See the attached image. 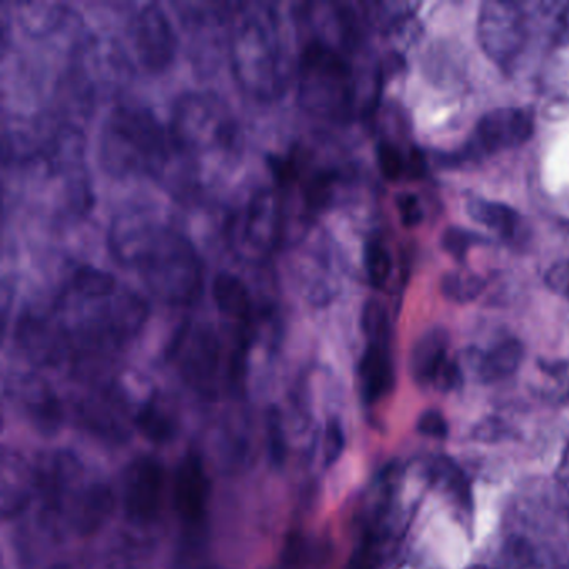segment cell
<instances>
[{"instance_id":"obj_2","label":"cell","mask_w":569,"mask_h":569,"mask_svg":"<svg viewBox=\"0 0 569 569\" xmlns=\"http://www.w3.org/2000/svg\"><path fill=\"white\" fill-rule=\"evenodd\" d=\"M109 249L119 264L134 269L146 288L168 305H191L202 291V262L191 239L141 212L114 219Z\"/></svg>"},{"instance_id":"obj_4","label":"cell","mask_w":569,"mask_h":569,"mask_svg":"<svg viewBox=\"0 0 569 569\" xmlns=\"http://www.w3.org/2000/svg\"><path fill=\"white\" fill-rule=\"evenodd\" d=\"M232 71L246 92L259 99L281 94L288 84V59L278 18L268 6H252L236 21L229 41Z\"/></svg>"},{"instance_id":"obj_34","label":"cell","mask_w":569,"mask_h":569,"mask_svg":"<svg viewBox=\"0 0 569 569\" xmlns=\"http://www.w3.org/2000/svg\"><path fill=\"white\" fill-rule=\"evenodd\" d=\"M51 569H72L71 566H68V565H56V566H52Z\"/></svg>"},{"instance_id":"obj_36","label":"cell","mask_w":569,"mask_h":569,"mask_svg":"<svg viewBox=\"0 0 569 569\" xmlns=\"http://www.w3.org/2000/svg\"><path fill=\"white\" fill-rule=\"evenodd\" d=\"M201 569H224V568H216V566H204V568Z\"/></svg>"},{"instance_id":"obj_26","label":"cell","mask_w":569,"mask_h":569,"mask_svg":"<svg viewBox=\"0 0 569 569\" xmlns=\"http://www.w3.org/2000/svg\"><path fill=\"white\" fill-rule=\"evenodd\" d=\"M545 392L552 401L569 406V359L539 362Z\"/></svg>"},{"instance_id":"obj_17","label":"cell","mask_w":569,"mask_h":569,"mask_svg":"<svg viewBox=\"0 0 569 569\" xmlns=\"http://www.w3.org/2000/svg\"><path fill=\"white\" fill-rule=\"evenodd\" d=\"M212 296L219 312L239 328H251L254 305L248 286L234 272L221 271L212 282Z\"/></svg>"},{"instance_id":"obj_15","label":"cell","mask_w":569,"mask_h":569,"mask_svg":"<svg viewBox=\"0 0 569 569\" xmlns=\"http://www.w3.org/2000/svg\"><path fill=\"white\" fill-rule=\"evenodd\" d=\"M365 352L359 361L358 378L362 401L372 406L382 401L395 388V361L392 339H366Z\"/></svg>"},{"instance_id":"obj_35","label":"cell","mask_w":569,"mask_h":569,"mask_svg":"<svg viewBox=\"0 0 569 569\" xmlns=\"http://www.w3.org/2000/svg\"><path fill=\"white\" fill-rule=\"evenodd\" d=\"M469 569H491V568H486V566H472V568H469Z\"/></svg>"},{"instance_id":"obj_11","label":"cell","mask_w":569,"mask_h":569,"mask_svg":"<svg viewBox=\"0 0 569 569\" xmlns=\"http://www.w3.org/2000/svg\"><path fill=\"white\" fill-rule=\"evenodd\" d=\"M409 371L421 388L449 392L461 385V368L449 355L446 329L431 328L419 336L409 356Z\"/></svg>"},{"instance_id":"obj_7","label":"cell","mask_w":569,"mask_h":569,"mask_svg":"<svg viewBox=\"0 0 569 569\" xmlns=\"http://www.w3.org/2000/svg\"><path fill=\"white\" fill-rule=\"evenodd\" d=\"M298 102L329 121H348L358 101L355 69L345 54L322 39L306 42L298 61Z\"/></svg>"},{"instance_id":"obj_1","label":"cell","mask_w":569,"mask_h":569,"mask_svg":"<svg viewBox=\"0 0 569 569\" xmlns=\"http://www.w3.org/2000/svg\"><path fill=\"white\" fill-rule=\"evenodd\" d=\"M148 316L146 302L111 272L82 266L56 296L48 315L21 322L19 342L34 361L54 365L69 349L118 345Z\"/></svg>"},{"instance_id":"obj_12","label":"cell","mask_w":569,"mask_h":569,"mask_svg":"<svg viewBox=\"0 0 569 569\" xmlns=\"http://www.w3.org/2000/svg\"><path fill=\"white\" fill-rule=\"evenodd\" d=\"M129 32L139 62L149 71H161L174 58L176 31L158 4L144 6L136 12Z\"/></svg>"},{"instance_id":"obj_25","label":"cell","mask_w":569,"mask_h":569,"mask_svg":"<svg viewBox=\"0 0 569 569\" xmlns=\"http://www.w3.org/2000/svg\"><path fill=\"white\" fill-rule=\"evenodd\" d=\"M362 262H365L366 276L371 286H375L376 289L385 288L392 272V258L382 239L372 238L366 242Z\"/></svg>"},{"instance_id":"obj_16","label":"cell","mask_w":569,"mask_h":569,"mask_svg":"<svg viewBox=\"0 0 569 569\" xmlns=\"http://www.w3.org/2000/svg\"><path fill=\"white\" fill-rule=\"evenodd\" d=\"M525 359V346L519 339L505 338L486 349H472L469 365L476 378L485 385L511 378Z\"/></svg>"},{"instance_id":"obj_32","label":"cell","mask_w":569,"mask_h":569,"mask_svg":"<svg viewBox=\"0 0 569 569\" xmlns=\"http://www.w3.org/2000/svg\"><path fill=\"white\" fill-rule=\"evenodd\" d=\"M346 436L341 422L332 419L328 422L325 435V461L326 465H332L338 461L339 456L345 451Z\"/></svg>"},{"instance_id":"obj_29","label":"cell","mask_w":569,"mask_h":569,"mask_svg":"<svg viewBox=\"0 0 569 569\" xmlns=\"http://www.w3.org/2000/svg\"><path fill=\"white\" fill-rule=\"evenodd\" d=\"M376 161H378L379 171L388 181H398L408 171L405 154L399 151L398 146L389 141L378 142Z\"/></svg>"},{"instance_id":"obj_31","label":"cell","mask_w":569,"mask_h":569,"mask_svg":"<svg viewBox=\"0 0 569 569\" xmlns=\"http://www.w3.org/2000/svg\"><path fill=\"white\" fill-rule=\"evenodd\" d=\"M418 431L426 438L446 439L449 436V425L438 409H428L418 419Z\"/></svg>"},{"instance_id":"obj_20","label":"cell","mask_w":569,"mask_h":569,"mask_svg":"<svg viewBox=\"0 0 569 569\" xmlns=\"http://www.w3.org/2000/svg\"><path fill=\"white\" fill-rule=\"evenodd\" d=\"M469 218L502 239H512L521 228V216L505 202L475 198L466 204Z\"/></svg>"},{"instance_id":"obj_6","label":"cell","mask_w":569,"mask_h":569,"mask_svg":"<svg viewBox=\"0 0 569 569\" xmlns=\"http://www.w3.org/2000/svg\"><path fill=\"white\" fill-rule=\"evenodd\" d=\"M248 331L231 342L209 322H186L172 342L171 355L186 385L204 398H214L221 386L239 388L244 376Z\"/></svg>"},{"instance_id":"obj_30","label":"cell","mask_w":569,"mask_h":569,"mask_svg":"<svg viewBox=\"0 0 569 569\" xmlns=\"http://www.w3.org/2000/svg\"><path fill=\"white\" fill-rule=\"evenodd\" d=\"M396 204H398L399 218H401L405 228L411 229L421 224L422 219H425V211H422L418 196L411 194V192H402L396 198Z\"/></svg>"},{"instance_id":"obj_10","label":"cell","mask_w":569,"mask_h":569,"mask_svg":"<svg viewBox=\"0 0 569 569\" xmlns=\"http://www.w3.org/2000/svg\"><path fill=\"white\" fill-rule=\"evenodd\" d=\"M121 501L126 516L138 525L154 521L164 501L166 475L159 459L139 456L122 475Z\"/></svg>"},{"instance_id":"obj_13","label":"cell","mask_w":569,"mask_h":569,"mask_svg":"<svg viewBox=\"0 0 569 569\" xmlns=\"http://www.w3.org/2000/svg\"><path fill=\"white\" fill-rule=\"evenodd\" d=\"M535 132L532 116L525 109L498 108L482 116L476 124L472 148L479 154L511 151L528 142Z\"/></svg>"},{"instance_id":"obj_28","label":"cell","mask_w":569,"mask_h":569,"mask_svg":"<svg viewBox=\"0 0 569 569\" xmlns=\"http://www.w3.org/2000/svg\"><path fill=\"white\" fill-rule=\"evenodd\" d=\"M442 248L448 254H451L456 261L465 262L466 254L472 246L486 244V239L478 232L469 231V229L451 226L446 229L441 238Z\"/></svg>"},{"instance_id":"obj_24","label":"cell","mask_w":569,"mask_h":569,"mask_svg":"<svg viewBox=\"0 0 569 569\" xmlns=\"http://www.w3.org/2000/svg\"><path fill=\"white\" fill-rule=\"evenodd\" d=\"M485 288V279L466 268L446 272L441 279L442 296L456 305H468L475 301Z\"/></svg>"},{"instance_id":"obj_3","label":"cell","mask_w":569,"mask_h":569,"mask_svg":"<svg viewBox=\"0 0 569 569\" xmlns=\"http://www.w3.org/2000/svg\"><path fill=\"white\" fill-rule=\"evenodd\" d=\"M172 148L196 169L238 158L241 129L234 112L216 92L188 91L176 98L169 122Z\"/></svg>"},{"instance_id":"obj_18","label":"cell","mask_w":569,"mask_h":569,"mask_svg":"<svg viewBox=\"0 0 569 569\" xmlns=\"http://www.w3.org/2000/svg\"><path fill=\"white\" fill-rule=\"evenodd\" d=\"M428 476L435 488L455 505L461 515L471 516L472 492L462 469L446 456H436L429 461Z\"/></svg>"},{"instance_id":"obj_23","label":"cell","mask_w":569,"mask_h":569,"mask_svg":"<svg viewBox=\"0 0 569 569\" xmlns=\"http://www.w3.org/2000/svg\"><path fill=\"white\" fill-rule=\"evenodd\" d=\"M118 402L106 399V401H92L82 409V419L89 426L94 435L104 436V438L122 439L126 435L124 419L126 415L119 412Z\"/></svg>"},{"instance_id":"obj_21","label":"cell","mask_w":569,"mask_h":569,"mask_svg":"<svg viewBox=\"0 0 569 569\" xmlns=\"http://www.w3.org/2000/svg\"><path fill=\"white\" fill-rule=\"evenodd\" d=\"M21 406L24 408L29 421L38 431L44 432V435H54L61 429L64 412H62L61 402L51 389L42 388V386L26 389L24 395H21Z\"/></svg>"},{"instance_id":"obj_33","label":"cell","mask_w":569,"mask_h":569,"mask_svg":"<svg viewBox=\"0 0 569 569\" xmlns=\"http://www.w3.org/2000/svg\"><path fill=\"white\" fill-rule=\"evenodd\" d=\"M545 284L549 291L569 301V259L556 262L546 271Z\"/></svg>"},{"instance_id":"obj_22","label":"cell","mask_w":569,"mask_h":569,"mask_svg":"<svg viewBox=\"0 0 569 569\" xmlns=\"http://www.w3.org/2000/svg\"><path fill=\"white\" fill-rule=\"evenodd\" d=\"M134 425L146 438L158 442V445L171 441L178 432V419H176L174 411L159 399H151L139 409Z\"/></svg>"},{"instance_id":"obj_8","label":"cell","mask_w":569,"mask_h":569,"mask_svg":"<svg viewBox=\"0 0 569 569\" xmlns=\"http://www.w3.org/2000/svg\"><path fill=\"white\" fill-rule=\"evenodd\" d=\"M476 36L482 52L499 69H509L528 41L526 12L516 2L486 0L479 8Z\"/></svg>"},{"instance_id":"obj_9","label":"cell","mask_w":569,"mask_h":569,"mask_svg":"<svg viewBox=\"0 0 569 569\" xmlns=\"http://www.w3.org/2000/svg\"><path fill=\"white\" fill-rule=\"evenodd\" d=\"M281 199L274 189H259L232 222V241L244 258H266L281 239Z\"/></svg>"},{"instance_id":"obj_14","label":"cell","mask_w":569,"mask_h":569,"mask_svg":"<svg viewBox=\"0 0 569 569\" xmlns=\"http://www.w3.org/2000/svg\"><path fill=\"white\" fill-rule=\"evenodd\" d=\"M209 498L211 482L204 462L194 452H188L176 466L172 479L174 509L186 528H202L208 516Z\"/></svg>"},{"instance_id":"obj_19","label":"cell","mask_w":569,"mask_h":569,"mask_svg":"<svg viewBox=\"0 0 569 569\" xmlns=\"http://www.w3.org/2000/svg\"><path fill=\"white\" fill-rule=\"evenodd\" d=\"M32 481L24 461L16 455L9 458L6 452L2 459V515L6 518H14L24 511L31 498Z\"/></svg>"},{"instance_id":"obj_27","label":"cell","mask_w":569,"mask_h":569,"mask_svg":"<svg viewBox=\"0 0 569 569\" xmlns=\"http://www.w3.org/2000/svg\"><path fill=\"white\" fill-rule=\"evenodd\" d=\"M266 445L268 456L272 465L282 466L288 456V441H286L284 425H282L281 411L278 408L268 409L266 412Z\"/></svg>"},{"instance_id":"obj_5","label":"cell","mask_w":569,"mask_h":569,"mask_svg":"<svg viewBox=\"0 0 569 569\" xmlns=\"http://www.w3.org/2000/svg\"><path fill=\"white\" fill-rule=\"evenodd\" d=\"M172 154L169 129L148 108L118 106L102 124L101 161L111 174L158 176Z\"/></svg>"}]
</instances>
